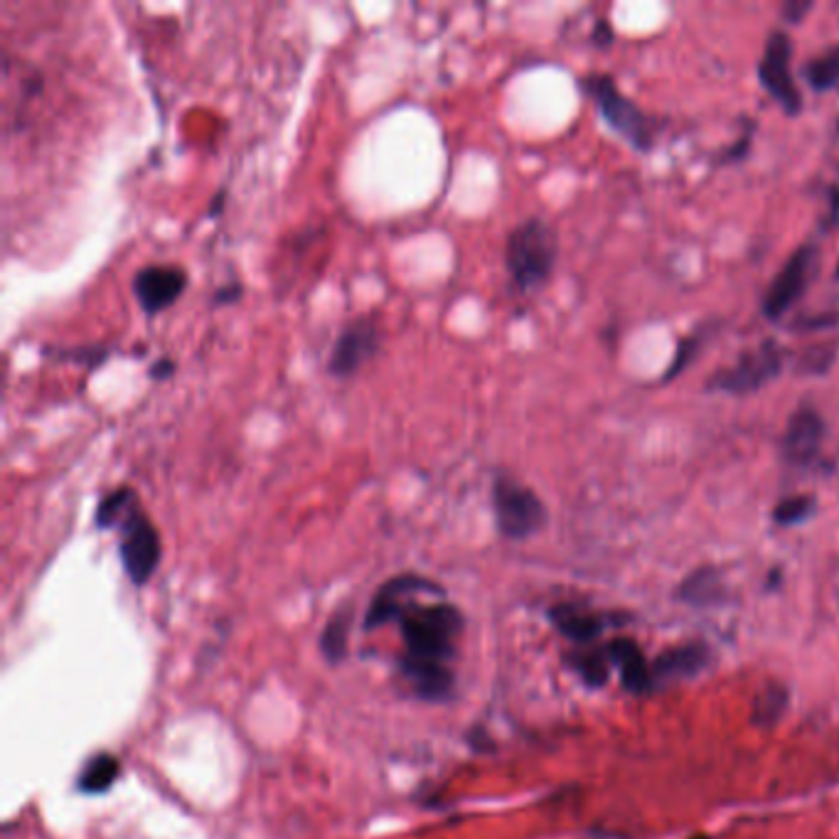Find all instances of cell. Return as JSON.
Returning a JSON list of instances; mask_svg holds the SVG:
<instances>
[{"mask_svg": "<svg viewBox=\"0 0 839 839\" xmlns=\"http://www.w3.org/2000/svg\"><path fill=\"white\" fill-rule=\"evenodd\" d=\"M830 220H839V188L832 192V212H830Z\"/></svg>", "mask_w": 839, "mask_h": 839, "instance_id": "obj_27", "label": "cell"}, {"mask_svg": "<svg viewBox=\"0 0 839 839\" xmlns=\"http://www.w3.org/2000/svg\"><path fill=\"white\" fill-rule=\"evenodd\" d=\"M552 618H554V626H557L566 635V638L574 640V643L594 640L596 635L604 630V623H600L596 616L586 614V610L574 608V606L554 608Z\"/></svg>", "mask_w": 839, "mask_h": 839, "instance_id": "obj_15", "label": "cell"}, {"mask_svg": "<svg viewBox=\"0 0 839 839\" xmlns=\"http://www.w3.org/2000/svg\"><path fill=\"white\" fill-rule=\"evenodd\" d=\"M788 705V695L780 687L766 689L756 701V721L758 724H774Z\"/></svg>", "mask_w": 839, "mask_h": 839, "instance_id": "obj_23", "label": "cell"}, {"mask_svg": "<svg viewBox=\"0 0 839 839\" xmlns=\"http://www.w3.org/2000/svg\"><path fill=\"white\" fill-rule=\"evenodd\" d=\"M569 663H572L574 670L582 675L586 685L598 687V685L606 683L608 667H606L604 657H600V653H574V655H569Z\"/></svg>", "mask_w": 839, "mask_h": 839, "instance_id": "obj_20", "label": "cell"}, {"mask_svg": "<svg viewBox=\"0 0 839 839\" xmlns=\"http://www.w3.org/2000/svg\"><path fill=\"white\" fill-rule=\"evenodd\" d=\"M426 582L428 578L418 574H400L390 578V582H384L377 588V594H374L370 600V608L365 614V628L377 630V628L390 626V623H396L404 606L410 604L418 592H422Z\"/></svg>", "mask_w": 839, "mask_h": 839, "instance_id": "obj_11", "label": "cell"}, {"mask_svg": "<svg viewBox=\"0 0 839 839\" xmlns=\"http://www.w3.org/2000/svg\"><path fill=\"white\" fill-rule=\"evenodd\" d=\"M812 513H815V497L792 495V497H786V501L774 509V519L778 525L790 527V525L805 523Z\"/></svg>", "mask_w": 839, "mask_h": 839, "instance_id": "obj_19", "label": "cell"}, {"mask_svg": "<svg viewBox=\"0 0 839 839\" xmlns=\"http://www.w3.org/2000/svg\"><path fill=\"white\" fill-rule=\"evenodd\" d=\"M242 299V283L236 281H230L224 283V286H220L218 291H214V303L218 305H226V303H234Z\"/></svg>", "mask_w": 839, "mask_h": 839, "instance_id": "obj_24", "label": "cell"}, {"mask_svg": "<svg viewBox=\"0 0 839 839\" xmlns=\"http://www.w3.org/2000/svg\"><path fill=\"white\" fill-rule=\"evenodd\" d=\"M792 44L786 32H770L766 42L764 60L758 64V79L766 87V92L774 97L788 113H798L802 109L800 92L790 74Z\"/></svg>", "mask_w": 839, "mask_h": 839, "instance_id": "obj_10", "label": "cell"}, {"mask_svg": "<svg viewBox=\"0 0 839 839\" xmlns=\"http://www.w3.org/2000/svg\"><path fill=\"white\" fill-rule=\"evenodd\" d=\"M400 623L404 653L400 655V673L414 695L424 701H446L456 687V673L451 660L456 657L463 614L446 600V592L431 582L418 592L396 618Z\"/></svg>", "mask_w": 839, "mask_h": 839, "instance_id": "obj_1", "label": "cell"}, {"mask_svg": "<svg viewBox=\"0 0 839 839\" xmlns=\"http://www.w3.org/2000/svg\"><path fill=\"white\" fill-rule=\"evenodd\" d=\"M608 655L620 665L623 683H626L630 691H643L650 687V667L633 640H616L608 648Z\"/></svg>", "mask_w": 839, "mask_h": 839, "instance_id": "obj_13", "label": "cell"}, {"mask_svg": "<svg viewBox=\"0 0 839 839\" xmlns=\"http://www.w3.org/2000/svg\"><path fill=\"white\" fill-rule=\"evenodd\" d=\"M493 513L497 532L515 542L537 535L547 525V507H544L542 497L509 473L495 475Z\"/></svg>", "mask_w": 839, "mask_h": 839, "instance_id": "obj_4", "label": "cell"}, {"mask_svg": "<svg viewBox=\"0 0 839 839\" xmlns=\"http://www.w3.org/2000/svg\"><path fill=\"white\" fill-rule=\"evenodd\" d=\"M586 94L594 99L600 117L616 133H620L638 151H648L653 145V123L645 117V111L614 84V79L606 74H592L584 82Z\"/></svg>", "mask_w": 839, "mask_h": 839, "instance_id": "obj_5", "label": "cell"}, {"mask_svg": "<svg viewBox=\"0 0 839 839\" xmlns=\"http://www.w3.org/2000/svg\"><path fill=\"white\" fill-rule=\"evenodd\" d=\"M719 594V576L714 569H699L691 574L685 586H683V596L695 600V604H699V600H707L709 596H717Z\"/></svg>", "mask_w": 839, "mask_h": 839, "instance_id": "obj_21", "label": "cell"}, {"mask_svg": "<svg viewBox=\"0 0 839 839\" xmlns=\"http://www.w3.org/2000/svg\"><path fill=\"white\" fill-rule=\"evenodd\" d=\"M557 236L547 222L539 218L519 222L505 242V269L515 289L525 293L542 289L557 264Z\"/></svg>", "mask_w": 839, "mask_h": 839, "instance_id": "obj_3", "label": "cell"}, {"mask_svg": "<svg viewBox=\"0 0 839 839\" xmlns=\"http://www.w3.org/2000/svg\"><path fill=\"white\" fill-rule=\"evenodd\" d=\"M818 256H820L818 249H815L812 244H805L790 254L786 266L778 271V276L766 291L764 315L768 317V321H778V317H784L790 311V305L796 303L805 291H808L815 274H818V266H820Z\"/></svg>", "mask_w": 839, "mask_h": 839, "instance_id": "obj_8", "label": "cell"}, {"mask_svg": "<svg viewBox=\"0 0 839 839\" xmlns=\"http://www.w3.org/2000/svg\"><path fill=\"white\" fill-rule=\"evenodd\" d=\"M347 628L350 614L347 610H337L321 635V650L327 663H343V657L347 653Z\"/></svg>", "mask_w": 839, "mask_h": 839, "instance_id": "obj_18", "label": "cell"}, {"mask_svg": "<svg viewBox=\"0 0 839 839\" xmlns=\"http://www.w3.org/2000/svg\"><path fill=\"white\" fill-rule=\"evenodd\" d=\"M384 331L377 315H360L340 331L327 357V374L335 380H350L377 357Z\"/></svg>", "mask_w": 839, "mask_h": 839, "instance_id": "obj_7", "label": "cell"}, {"mask_svg": "<svg viewBox=\"0 0 839 839\" xmlns=\"http://www.w3.org/2000/svg\"><path fill=\"white\" fill-rule=\"evenodd\" d=\"M190 274L180 264H149L135 271L133 296L145 315H161L183 299Z\"/></svg>", "mask_w": 839, "mask_h": 839, "instance_id": "obj_9", "label": "cell"}, {"mask_svg": "<svg viewBox=\"0 0 839 839\" xmlns=\"http://www.w3.org/2000/svg\"><path fill=\"white\" fill-rule=\"evenodd\" d=\"M173 372H175V362L170 360V357H163V360H158L155 365L151 367V377L153 380H168Z\"/></svg>", "mask_w": 839, "mask_h": 839, "instance_id": "obj_26", "label": "cell"}, {"mask_svg": "<svg viewBox=\"0 0 839 839\" xmlns=\"http://www.w3.org/2000/svg\"><path fill=\"white\" fill-rule=\"evenodd\" d=\"M788 355V350L776 343V340H766V343L758 347L746 350L731 367L714 372L709 380V390L729 394H751L766 387L770 380H776L778 374L784 372Z\"/></svg>", "mask_w": 839, "mask_h": 839, "instance_id": "obj_6", "label": "cell"}, {"mask_svg": "<svg viewBox=\"0 0 839 839\" xmlns=\"http://www.w3.org/2000/svg\"><path fill=\"white\" fill-rule=\"evenodd\" d=\"M812 10V3L810 0H790V3L784 6V16L790 20V22H800L805 16H808Z\"/></svg>", "mask_w": 839, "mask_h": 839, "instance_id": "obj_25", "label": "cell"}, {"mask_svg": "<svg viewBox=\"0 0 839 839\" xmlns=\"http://www.w3.org/2000/svg\"><path fill=\"white\" fill-rule=\"evenodd\" d=\"M835 279H839V264H837V269H835Z\"/></svg>", "mask_w": 839, "mask_h": 839, "instance_id": "obj_28", "label": "cell"}, {"mask_svg": "<svg viewBox=\"0 0 839 839\" xmlns=\"http://www.w3.org/2000/svg\"><path fill=\"white\" fill-rule=\"evenodd\" d=\"M707 660L705 648L699 645H683V648H673L663 657H657L655 673L660 677H685L695 675Z\"/></svg>", "mask_w": 839, "mask_h": 839, "instance_id": "obj_16", "label": "cell"}, {"mask_svg": "<svg viewBox=\"0 0 839 839\" xmlns=\"http://www.w3.org/2000/svg\"><path fill=\"white\" fill-rule=\"evenodd\" d=\"M835 357H837V343L830 340V343H820L805 350L798 367L800 372H808V374H825L832 367Z\"/></svg>", "mask_w": 839, "mask_h": 839, "instance_id": "obj_22", "label": "cell"}, {"mask_svg": "<svg viewBox=\"0 0 839 839\" xmlns=\"http://www.w3.org/2000/svg\"><path fill=\"white\" fill-rule=\"evenodd\" d=\"M94 523L99 529H119V557L123 569L135 586L151 582L163 559L161 532L141 505L139 493L131 485H121L117 491L101 497Z\"/></svg>", "mask_w": 839, "mask_h": 839, "instance_id": "obj_2", "label": "cell"}, {"mask_svg": "<svg viewBox=\"0 0 839 839\" xmlns=\"http://www.w3.org/2000/svg\"><path fill=\"white\" fill-rule=\"evenodd\" d=\"M121 776V761L113 754H97L84 764L79 774L77 786L84 796H101L107 792Z\"/></svg>", "mask_w": 839, "mask_h": 839, "instance_id": "obj_14", "label": "cell"}, {"mask_svg": "<svg viewBox=\"0 0 839 839\" xmlns=\"http://www.w3.org/2000/svg\"><path fill=\"white\" fill-rule=\"evenodd\" d=\"M805 79H808V84L812 89H818V92H827V89L837 87L839 84V44H835V48L810 60L808 67H805Z\"/></svg>", "mask_w": 839, "mask_h": 839, "instance_id": "obj_17", "label": "cell"}, {"mask_svg": "<svg viewBox=\"0 0 839 839\" xmlns=\"http://www.w3.org/2000/svg\"><path fill=\"white\" fill-rule=\"evenodd\" d=\"M822 441H825L822 416L815 410H810V406H802V410H798L790 416L784 441H780V453H784V458L792 463V466H808V463H812L820 456Z\"/></svg>", "mask_w": 839, "mask_h": 839, "instance_id": "obj_12", "label": "cell"}]
</instances>
